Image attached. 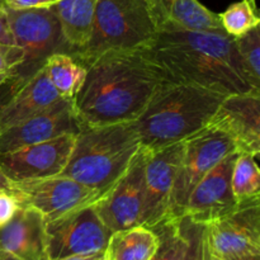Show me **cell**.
Returning <instances> with one entry per match:
<instances>
[{"instance_id": "39", "label": "cell", "mask_w": 260, "mask_h": 260, "mask_svg": "<svg viewBox=\"0 0 260 260\" xmlns=\"http://www.w3.org/2000/svg\"><path fill=\"white\" fill-rule=\"evenodd\" d=\"M246 2H249V3H250V4L253 5L254 8H256V3H255V0H246Z\"/></svg>"}, {"instance_id": "19", "label": "cell", "mask_w": 260, "mask_h": 260, "mask_svg": "<svg viewBox=\"0 0 260 260\" xmlns=\"http://www.w3.org/2000/svg\"><path fill=\"white\" fill-rule=\"evenodd\" d=\"M62 96L48 80L45 69L41 68L13 95L0 113V132L48 108Z\"/></svg>"}, {"instance_id": "26", "label": "cell", "mask_w": 260, "mask_h": 260, "mask_svg": "<svg viewBox=\"0 0 260 260\" xmlns=\"http://www.w3.org/2000/svg\"><path fill=\"white\" fill-rule=\"evenodd\" d=\"M236 50L251 85L260 90V28H251L240 37L234 38Z\"/></svg>"}, {"instance_id": "31", "label": "cell", "mask_w": 260, "mask_h": 260, "mask_svg": "<svg viewBox=\"0 0 260 260\" xmlns=\"http://www.w3.org/2000/svg\"><path fill=\"white\" fill-rule=\"evenodd\" d=\"M58 0H2L5 7L10 9H29V8L51 7Z\"/></svg>"}, {"instance_id": "23", "label": "cell", "mask_w": 260, "mask_h": 260, "mask_svg": "<svg viewBox=\"0 0 260 260\" xmlns=\"http://www.w3.org/2000/svg\"><path fill=\"white\" fill-rule=\"evenodd\" d=\"M231 188L238 205L260 200V170L253 155L238 154L231 175Z\"/></svg>"}, {"instance_id": "27", "label": "cell", "mask_w": 260, "mask_h": 260, "mask_svg": "<svg viewBox=\"0 0 260 260\" xmlns=\"http://www.w3.org/2000/svg\"><path fill=\"white\" fill-rule=\"evenodd\" d=\"M182 221L188 240L187 249L182 260H205L206 245H207L206 225L193 222L187 217H182Z\"/></svg>"}, {"instance_id": "40", "label": "cell", "mask_w": 260, "mask_h": 260, "mask_svg": "<svg viewBox=\"0 0 260 260\" xmlns=\"http://www.w3.org/2000/svg\"><path fill=\"white\" fill-rule=\"evenodd\" d=\"M99 260H103V258H102V259H99Z\"/></svg>"}, {"instance_id": "28", "label": "cell", "mask_w": 260, "mask_h": 260, "mask_svg": "<svg viewBox=\"0 0 260 260\" xmlns=\"http://www.w3.org/2000/svg\"><path fill=\"white\" fill-rule=\"evenodd\" d=\"M24 60V52L15 45L0 43V74H10Z\"/></svg>"}, {"instance_id": "6", "label": "cell", "mask_w": 260, "mask_h": 260, "mask_svg": "<svg viewBox=\"0 0 260 260\" xmlns=\"http://www.w3.org/2000/svg\"><path fill=\"white\" fill-rule=\"evenodd\" d=\"M5 12L14 45L24 52V60L13 73L28 80L43 68L48 56L66 51L60 22L51 7L29 9L5 7Z\"/></svg>"}, {"instance_id": "2", "label": "cell", "mask_w": 260, "mask_h": 260, "mask_svg": "<svg viewBox=\"0 0 260 260\" xmlns=\"http://www.w3.org/2000/svg\"><path fill=\"white\" fill-rule=\"evenodd\" d=\"M142 48L172 83L189 84L225 96L260 95L249 80L235 41L228 33L159 30Z\"/></svg>"}, {"instance_id": "29", "label": "cell", "mask_w": 260, "mask_h": 260, "mask_svg": "<svg viewBox=\"0 0 260 260\" xmlns=\"http://www.w3.org/2000/svg\"><path fill=\"white\" fill-rule=\"evenodd\" d=\"M19 208L17 198L12 190L0 189V228L7 225Z\"/></svg>"}, {"instance_id": "36", "label": "cell", "mask_w": 260, "mask_h": 260, "mask_svg": "<svg viewBox=\"0 0 260 260\" xmlns=\"http://www.w3.org/2000/svg\"><path fill=\"white\" fill-rule=\"evenodd\" d=\"M0 260H22V259H18L15 256L10 255V254L4 253V251L0 250Z\"/></svg>"}, {"instance_id": "3", "label": "cell", "mask_w": 260, "mask_h": 260, "mask_svg": "<svg viewBox=\"0 0 260 260\" xmlns=\"http://www.w3.org/2000/svg\"><path fill=\"white\" fill-rule=\"evenodd\" d=\"M225 95L182 83H168L135 119L140 146L156 151L205 128Z\"/></svg>"}, {"instance_id": "13", "label": "cell", "mask_w": 260, "mask_h": 260, "mask_svg": "<svg viewBox=\"0 0 260 260\" xmlns=\"http://www.w3.org/2000/svg\"><path fill=\"white\" fill-rule=\"evenodd\" d=\"M144 173L145 151L140 149L126 173L93 203L95 212L111 233L142 226Z\"/></svg>"}, {"instance_id": "15", "label": "cell", "mask_w": 260, "mask_h": 260, "mask_svg": "<svg viewBox=\"0 0 260 260\" xmlns=\"http://www.w3.org/2000/svg\"><path fill=\"white\" fill-rule=\"evenodd\" d=\"M80 128L73 99L61 98L48 108L0 132V152L50 141L62 135H78Z\"/></svg>"}, {"instance_id": "11", "label": "cell", "mask_w": 260, "mask_h": 260, "mask_svg": "<svg viewBox=\"0 0 260 260\" xmlns=\"http://www.w3.org/2000/svg\"><path fill=\"white\" fill-rule=\"evenodd\" d=\"M183 152L184 141L156 151H145L144 228L154 230L169 220L170 197Z\"/></svg>"}, {"instance_id": "9", "label": "cell", "mask_w": 260, "mask_h": 260, "mask_svg": "<svg viewBox=\"0 0 260 260\" xmlns=\"http://www.w3.org/2000/svg\"><path fill=\"white\" fill-rule=\"evenodd\" d=\"M12 193L19 207L35 208L45 217L46 223L102 198L91 188L61 174L13 183Z\"/></svg>"}, {"instance_id": "20", "label": "cell", "mask_w": 260, "mask_h": 260, "mask_svg": "<svg viewBox=\"0 0 260 260\" xmlns=\"http://www.w3.org/2000/svg\"><path fill=\"white\" fill-rule=\"evenodd\" d=\"M96 2L98 0H58L51 5L60 22L66 53L76 55L90 40Z\"/></svg>"}, {"instance_id": "37", "label": "cell", "mask_w": 260, "mask_h": 260, "mask_svg": "<svg viewBox=\"0 0 260 260\" xmlns=\"http://www.w3.org/2000/svg\"><path fill=\"white\" fill-rule=\"evenodd\" d=\"M241 260H260V254H254V255H249L246 258L241 259Z\"/></svg>"}, {"instance_id": "35", "label": "cell", "mask_w": 260, "mask_h": 260, "mask_svg": "<svg viewBox=\"0 0 260 260\" xmlns=\"http://www.w3.org/2000/svg\"><path fill=\"white\" fill-rule=\"evenodd\" d=\"M207 238V236H206ZM205 260H221L220 258H217V256L213 255L212 253L210 251V249H208V244L206 245V256H205Z\"/></svg>"}, {"instance_id": "8", "label": "cell", "mask_w": 260, "mask_h": 260, "mask_svg": "<svg viewBox=\"0 0 260 260\" xmlns=\"http://www.w3.org/2000/svg\"><path fill=\"white\" fill-rule=\"evenodd\" d=\"M48 260L104 254L112 233L91 205L46 223Z\"/></svg>"}, {"instance_id": "18", "label": "cell", "mask_w": 260, "mask_h": 260, "mask_svg": "<svg viewBox=\"0 0 260 260\" xmlns=\"http://www.w3.org/2000/svg\"><path fill=\"white\" fill-rule=\"evenodd\" d=\"M157 32L167 29L226 33L220 15L200 0H147Z\"/></svg>"}, {"instance_id": "25", "label": "cell", "mask_w": 260, "mask_h": 260, "mask_svg": "<svg viewBox=\"0 0 260 260\" xmlns=\"http://www.w3.org/2000/svg\"><path fill=\"white\" fill-rule=\"evenodd\" d=\"M218 15L222 28L233 38L240 37L260 23L258 8H254L246 0H240L230 5L225 12Z\"/></svg>"}, {"instance_id": "4", "label": "cell", "mask_w": 260, "mask_h": 260, "mask_svg": "<svg viewBox=\"0 0 260 260\" xmlns=\"http://www.w3.org/2000/svg\"><path fill=\"white\" fill-rule=\"evenodd\" d=\"M140 149L132 122L106 126L81 124L70 160L61 175L73 178L103 197L126 173Z\"/></svg>"}, {"instance_id": "21", "label": "cell", "mask_w": 260, "mask_h": 260, "mask_svg": "<svg viewBox=\"0 0 260 260\" xmlns=\"http://www.w3.org/2000/svg\"><path fill=\"white\" fill-rule=\"evenodd\" d=\"M159 245V238L144 226L112 233L103 260H150Z\"/></svg>"}, {"instance_id": "1", "label": "cell", "mask_w": 260, "mask_h": 260, "mask_svg": "<svg viewBox=\"0 0 260 260\" xmlns=\"http://www.w3.org/2000/svg\"><path fill=\"white\" fill-rule=\"evenodd\" d=\"M168 83L167 74L142 47L108 51L86 66L74 108L84 126L134 122Z\"/></svg>"}, {"instance_id": "33", "label": "cell", "mask_w": 260, "mask_h": 260, "mask_svg": "<svg viewBox=\"0 0 260 260\" xmlns=\"http://www.w3.org/2000/svg\"><path fill=\"white\" fill-rule=\"evenodd\" d=\"M0 189H8L12 190L13 189V183L0 172Z\"/></svg>"}, {"instance_id": "10", "label": "cell", "mask_w": 260, "mask_h": 260, "mask_svg": "<svg viewBox=\"0 0 260 260\" xmlns=\"http://www.w3.org/2000/svg\"><path fill=\"white\" fill-rule=\"evenodd\" d=\"M208 249L221 260H241L260 254V200L206 225Z\"/></svg>"}, {"instance_id": "12", "label": "cell", "mask_w": 260, "mask_h": 260, "mask_svg": "<svg viewBox=\"0 0 260 260\" xmlns=\"http://www.w3.org/2000/svg\"><path fill=\"white\" fill-rule=\"evenodd\" d=\"M76 135H62L50 141L0 152V172L12 183L60 175L65 170Z\"/></svg>"}, {"instance_id": "7", "label": "cell", "mask_w": 260, "mask_h": 260, "mask_svg": "<svg viewBox=\"0 0 260 260\" xmlns=\"http://www.w3.org/2000/svg\"><path fill=\"white\" fill-rule=\"evenodd\" d=\"M236 151L233 140L220 129L206 126L184 140V152L178 168L169 205V220L182 218L193 188L225 156Z\"/></svg>"}, {"instance_id": "14", "label": "cell", "mask_w": 260, "mask_h": 260, "mask_svg": "<svg viewBox=\"0 0 260 260\" xmlns=\"http://www.w3.org/2000/svg\"><path fill=\"white\" fill-rule=\"evenodd\" d=\"M238 154L234 151L223 157L193 188L182 217L207 225L238 210L239 205L231 188V175Z\"/></svg>"}, {"instance_id": "24", "label": "cell", "mask_w": 260, "mask_h": 260, "mask_svg": "<svg viewBox=\"0 0 260 260\" xmlns=\"http://www.w3.org/2000/svg\"><path fill=\"white\" fill-rule=\"evenodd\" d=\"M154 231L159 238V245L150 260H182L188 244L182 218L165 221Z\"/></svg>"}, {"instance_id": "16", "label": "cell", "mask_w": 260, "mask_h": 260, "mask_svg": "<svg viewBox=\"0 0 260 260\" xmlns=\"http://www.w3.org/2000/svg\"><path fill=\"white\" fill-rule=\"evenodd\" d=\"M207 126L225 132L233 140L238 152L260 154V95L231 94L218 106Z\"/></svg>"}, {"instance_id": "5", "label": "cell", "mask_w": 260, "mask_h": 260, "mask_svg": "<svg viewBox=\"0 0 260 260\" xmlns=\"http://www.w3.org/2000/svg\"><path fill=\"white\" fill-rule=\"evenodd\" d=\"M156 33L147 0H98L90 40L74 57L86 68L108 51L145 47Z\"/></svg>"}, {"instance_id": "34", "label": "cell", "mask_w": 260, "mask_h": 260, "mask_svg": "<svg viewBox=\"0 0 260 260\" xmlns=\"http://www.w3.org/2000/svg\"><path fill=\"white\" fill-rule=\"evenodd\" d=\"M103 258V254L99 255H84V256H68V258L58 259V260H99Z\"/></svg>"}, {"instance_id": "32", "label": "cell", "mask_w": 260, "mask_h": 260, "mask_svg": "<svg viewBox=\"0 0 260 260\" xmlns=\"http://www.w3.org/2000/svg\"><path fill=\"white\" fill-rule=\"evenodd\" d=\"M0 43L5 45H14L12 33H10L9 24H8L7 12H5L4 4L0 0Z\"/></svg>"}, {"instance_id": "38", "label": "cell", "mask_w": 260, "mask_h": 260, "mask_svg": "<svg viewBox=\"0 0 260 260\" xmlns=\"http://www.w3.org/2000/svg\"><path fill=\"white\" fill-rule=\"evenodd\" d=\"M9 75L10 74H0V85H2V84L4 83L8 78H9Z\"/></svg>"}, {"instance_id": "30", "label": "cell", "mask_w": 260, "mask_h": 260, "mask_svg": "<svg viewBox=\"0 0 260 260\" xmlns=\"http://www.w3.org/2000/svg\"><path fill=\"white\" fill-rule=\"evenodd\" d=\"M25 81L27 80L18 74L10 73L9 78L0 85V113H2L3 108L7 106L8 102L13 98V95L24 85Z\"/></svg>"}, {"instance_id": "17", "label": "cell", "mask_w": 260, "mask_h": 260, "mask_svg": "<svg viewBox=\"0 0 260 260\" xmlns=\"http://www.w3.org/2000/svg\"><path fill=\"white\" fill-rule=\"evenodd\" d=\"M0 250L22 260H48L45 217L35 208H18L0 228Z\"/></svg>"}, {"instance_id": "22", "label": "cell", "mask_w": 260, "mask_h": 260, "mask_svg": "<svg viewBox=\"0 0 260 260\" xmlns=\"http://www.w3.org/2000/svg\"><path fill=\"white\" fill-rule=\"evenodd\" d=\"M43 69L53 88L66 99L75 98L86 76L85 66L66 52H55L48 56Z\"/></svg>"}]
</instances>
